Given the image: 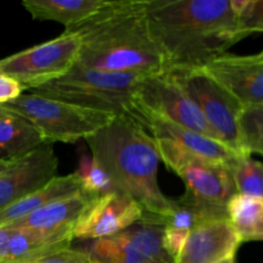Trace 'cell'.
<instances>
[{
  "instance_id": "obj_1",
  "label": "cell",
  "mask_w": 263,
  "mask_h": 263,
  "mask_svg": "<svg viewBox=\"0 0 263 263\" xmlns=\"http://www.w3.org/2000/svg\"><path fill=\"white\" fill-rule=\"evenodd\" d=\"M146 18L168 68L205 67L243 40L231 0H146Z\"/></svg>"
},
{
  "instance_id": "obj_2",
  "label": "cell",
  "mask_w": 263,
  "mask_h": 263,
  "mask_svg": "<svg viewBox=\"0 0 263 263\" xmlns=\"http://www.w3.org/2000/svg\"><path fill=\"white\" fill-rule=\"evenodd\" d=\"M68 30L80 36L76 66L82 68L143 76L168 68L149 30L146 0H110L97 14Z\"/></svg>"
},
{
  "instance_id": "obj_3",
  "label": "cell",
  "mask_w": 263,
  "mask_h": 263,
  "mask_svg": "<svg viewBox=\"0 0 263 263\" xmlns=\"http://www.w3.org/2000/svg\"><path fill=\"white\" fill-rule=\"evenodd\" d=\"M85 141L92 158L110 177L115 190L140 205V222L162 226L174 199L167 198L159 187V156L153 136L134 118L116 116Z\"/></svg>"
},
{
  "instance_id": "obj_4",
  "label": "cell",
  "mask_w": 263,
  "mask_h": 263,
  "mask_svg": "<svg viewBox=\"0 0 263 263\" xmlns=\"http://www.w3.org/2000/svg\"><path fill=\"white\" fill-rule=\"evenodd\" d=\"M154 141L159 161L184 182L185 193L180 199L194 208L203 221L228 218V203L238 194L231 167L193 156L168 139L154 138Z\"/></svg>"
},
{
  "instance_id": "obj_5",
  "label": "cell",
  "mask_w": 263,
  "mask_h": 263,
  "mask_svg": "<svg viewBox=\"0 0 263 263\" xmlns=\"http://www.w3.org/2000/svg\"><path fill=\"white\" fill-rule=\"evenodd\" d=\"M145 77L82 68L74 64L63 77L30 91L113 116L134 118L136 92Z\"/></svg>"
},
{
  "instance_id": "obj_6",
  "label": "cell",
  "mask_w": 263,
  "mask_h": 263,
  "mask_svg": "<svg viewBox=\"0 0 263 263\" xmlns=\"http://www.w3.org/2000/svg\"><path fill=\"white\" fill-rule=\"evenodd\" d=\"M8 112L30 121L45 144H73L102 130L116 116L102 110L80 107L35 92H23L14 100L0 105Z\"/></svg>"
},
{
  "instance_id": "obj_7",
  "label": "cell",
  "mask_w": 263,
  "mask_h": 263,
  "mask_svg": "<svg viewBox=\"0 0 263 263\" xmlns=\"http://www.w3.org/2000/svg\"><path fill=\"white\" fill-rule=\"evenodd\" d=\"M166 72L194 102L218 141L236 153L247 154L239 128L243 107L238 100L203 67H171Z\"/></svg>"
},
{
  "instance_id": "obj_8",
  "label": "cell",
  "mask_w": 263,
  "mask_h": 263,
  "mask_svg": "<svg viewBox=\"0 0 263 263\" xmlns=\"http://www.w3.org/2000/svg\"><path fill=\"white\" fill-rule=\"evenodd\" d=\"M80 36L64 30L58 37L0 59V73L15 80L23 90H33L68 73L76 64Z\"/></svg>"
},
{
  "instance_id": "obj_9",
  "label": "cell",
  "mask_w": 263,
  "mask_h": 263,
  "mask_svg": "<svg viewBox=\"0 0 263 263\" xmlns=\"http://www.w3.org/2000/svg\"><path fill=\"white\" fill-rule=\"evenodd\" d=\"M135 104L176 125L218 141L194 102L166 71L146 76L143 80L136 92Z\"/></svg>"
},
{
  "instance_id": "obj_10",
  "label": "cell",
  "mask_w": 263,
  "mask_h": 263,
  "mask_svg": "<svg viewBox=\"0 0 263 263\" xmlns=\"http://www.w3.org/2000/svg\"><path fill=\"white\" fill-rule=\"evenodd\" d=\"M140 205L123 193L109 192L98 195L85 210L73 230V238L103 239L117 235L140 222Z\"/></svg>"
},
{
  "instance_id": "obj_11",
  "label": "cell",
  "mask_w": 263,
  "mask_h": 263,
  "mask_svg": "<svg viewBox=\"0 0 263 263\" xmlns=\"http://www.w3.org/2000/svg\"><path fill=\"white\" fill-rule=\"evenodd\" d=\"M58 166L59 159L50 144L21 157L0 176V211L48 184L57 176Z\"/></svg>"
},
{
  "instance_id": "obj_12",
  "label": "cell",
  "mask_w": 263,
  "mask_h": 263,
  "mask_svg": "<svg viewBox=\"0 0 263 263\" xmlns=\"http://www.w3.org/2000/svg\"><path fill=\"white\" fill-rule=\"evenodd\" d=\"M135 107L134 120L140 123L153 138L168 139L180 148L192 153L193 156L213 162V163L226 164L230 167L241 156H247V154H239L231 151L230 148L215 139H210L207 136L195 133V131L189 130V128L176 125V123L145 109L141 105L135 104Z\"/></svg>"
},
{
  "instance_id": "obj_13",
  "label": "cell",
  "mask_w": 263,
  "mask_h": 263,
  "mask_svg": "<svg viewBox=\"0 0 263 263\" xmlns=\"http://www.w3.org/2000/svg\"><path fill=\"white\" fill-rule=\"evenodd\" d=\"M243 108L263 105V61L254 55L223 54L203 67Z\"/></svg>"
},
{
  "instance_id": "obj_14",
  "label": "cell",
  "mask_w": 263,
  "mask_h": 263,
  "mask_svg": "<svg viewBox=\"0 0 263 263\" xmlns=\"http://www.w3.org/2000/svg\"><path fill=\"white\" fill-rule=\"evenodd\" d=\"M241 243L229 218L204 221L190 231L176 263H218L235 256Z\"/></svg>"
},
{
  "instance_id": "obj_15",
  "label": "cell",
  "mask_w": 263,
  "mask_h": 263,
  "mask_svg": "<svg viewBox=\"0 0 263 263\" xmlns=\"http://www.w3.org/2000/svg\"><path fill=\"white\" fill-rule=\"evenodd\" d=\"M98 195L80 192L71 197L51 202L27 217L10 223L13 228L32 229L45 233H72L77 221Z\"/></svg>"
},
{
  "instance_id": "obj_16",
  "label": "cell",
  "mask_w": 263,
  "mask_h": 263,
  "mask_svg": "<svg viewBox=\"0 0 263 263\" xmlns=\"http://www.w3.org/2000/svg\"><path fill=\"white\" fill-rule=\"evenodd\" d=\"M10 226V225H9ZM8 246L7 263H31L71 248L72 233H45L32 229L13 228Z\"/></svg>"
},
{
  "instance_id": "obj_17",
  "label": "cell",
  "mask_w": 263,
  "mask_h": 263,
  "mask_svg": "<svg viewBox=\"0 0 263 263\" xmlns=\"http://www.w3.org/2000/svg\"><path fill=\"white\" fill-rule=\"evenodd\" d=\"M80 192H82V185L76 172L64 176L57 175L43 187L0 211V226L10 225L50 204L54 200L71 197Z\"/></svg>"
},
{
  "instance_id": "obj_18",
  "label": "cell",
  "mask_w": 263,
  "mask_h": 263,
  "mask_svg": "<svg viewBox=\"0 0 263 263\" xmlns=\"http://www.w3.org/2000/svg\"><path fill=\"white\" fill-rule=\"evenodd\" d=\"M110 0H23L33 20L53 21L68 28L79 26L99 10L107 7Z\"/></svg>"
},
{
  "instance_id": "obj_19",
  "label": "cell",
  "mask_w": 263,
  "mask_h": 263,
  "mask_svg": "<svg viewBox=\"0 0 263 263\" xmlns=\"http://www.w3.org/2000/svg\"><path fill=\"white\" fill-rule=\"evenodd\" d=\"M43 136L28 120L8 112L0 117V154L2 158H20L44 145Z\"/></svg>"
},
{
  "instance_id": "obj_20",
  "label": "cell",
  "mask_w": 263,
  "mask_h": 263,
  "mask_svg": "<svg viewBox=\"0 0 263 263\" xmlns=\"http://www.w3.org/2000/svg\"><path fill=\"white\" fill-rule=\"evenodd\" d=\"M228 218L243 241L251 240L263 215V198L235 194L228 203Z\"/></svg>"
},
{
  "instance_id": "obj_21",
  "label": "cell",
  "mask_w": 263,
  "mask_h": 263,
  "mask_svg": "<svg viewBox=\"0 0 263 263\" xmlns=\"http://www.w3.org/2000/svg\"><path fill=\"white\" fill-rule=\"evenodd\" d=\"M238 194L263 198V163L251 156H241L231 166Z\"/></svg>"
},
{
  "instance_id": "obj_22",
  "label": "cell",
  "mask_w": 263,
  "mask_h": 263,
  "mask_svg": "<svg viewBox=\"0 0 263 263\" xmlns=\"http://www.w3.org/2000/svg\"><path fill=\"white\" fill-rule=\"evenodd\" d=\"M241 145L247 154L263 156V105L243 108L239 117Z\"/></svg>"
},
{
  "instance_id": "obj_23",
  "label": "cell",
  "mask_w": 263,
  "mask_h": 263,
  "mask_svg": "<svg viewBox=\"0 0 263 263\" xmlns=\"http://www.w3.org/2000/svg\"><path fill=\"white\" fill-rule=\"evenodd\" d=\"M76 174L81 180L82 190L89 194L102 195L115 192L110 177L92 157L84 156L80 159L79 171Z\"/></svg>"
},
{
  "instance_id": "obj_24",
  "label": "cell",
  "mask_w": 263,
  "mask_h": 263,
  "mask_svg": "<svg viewBox=\"0 0 263 263\" xmlns=\"http://www.w3.org/2000/svg\"><path fill=\"white\" fill-rule=\"evenodd\" d=\"M238 30L241 37L263 32V0H247L238 17Z\"/></svg>"
},
{
  "instance_id": "obj_25",
  "label": "cell",
  "mask_w": 263,
  "mask_h": 263,
  "mask_svg": "<svg viewBox=\"0 0 263 263\" xmlns=\"http://www.w3.org/2000/svg\"><path fill=\"white\" fill-rule=\"evenodd\" d=\"M31 263H94L89 254L80 249H64Z\"/></svg>"
},
{
  "instance_id": "obj_26",
  "label": "cell",
  "mask_w": 263,
  "mask_h": 263,
  "mask_svg": "<svg viewBox=\"0 0 263 263\" xmlns=\"http://www.w3.org/2000/svg\"><path fill=\"white\" fill-rule=\"evenodd\" d=\"M23 87L15 80L0 73V105L9 103L23 94Z\"/></svg>"
},
{
  "instance_id": "obj_27",
  "label": "cell",
  "mask_w": 263,
  "mask_h": 263,
  "mask_svg": "<svg viewBox=\"0 0 263 263\" xmlns=\"http://www.w3.org/2000/svg\"><path fill=\"white\" fill-rule=\"evenodd\" d=\"M20 158H0V176L5 174L9 168H12Z\"/></svg>"
},
{
  "instance_id": "obj_28",
  "label": "cell",
  "mask_w": 263,
  "mask_h": 263,
  "mask_svg": "<svg viewBox=\"0 0 263 263\" xmlns=\"http://www.w3.org/2000/svg\"><path fill=\"white\" fill-rule=\"evenodd\" d=\"M253 240H263V215L261 220H259L258 225H257L256 230H254L253 234H252L251 240L249 241H253Z\"/></svg>"
},
{
  "instance_id": "obj_29",
  "label": "cell",
  "mask_w": 263,
  "mask_h": 263,
  "mask_svg": "<svg viewBox=\"0 0 263 263\" xmlns=\"http://www.w3.org/2000/svg\"><path fill=\"white\" fill-rule=\"evenodd\" d=\"M218 263H235V256L229 257V258L223 259V261H221V262H218Z\"/></svg>"
},
{
  "instance_id": "obj_30",
  "label": "cell",
  "mask_w": 263,
  "mask_h": 263,
  "mask_svg": "<svg viewBox=\"0 0 263 263\" xmlns=\"http://www.w3.org/2000/svg\"><path fill=\"white\" fill-rule=\"evenodd\" d=\"M8 113V110H5L4 108L0 107V117H3V116H5Z\"/></svg>"
},
{
  "instance_id": "obj_31",
  "label": "cell",
  "mask_w": 263,
  "mask_h": 263,
  "mask_svg": "<svg viewBox=\"0 0 263 263\" xmlns=\"http://www.w3.org/2000/svg\"><path fill=\"white\" fill-rule=\"evenodd\" d=\"M256 57H257V58H258V59H261V61H263V50L259 51L258 54H256Z\"/></svg>"
}]
</instances>
